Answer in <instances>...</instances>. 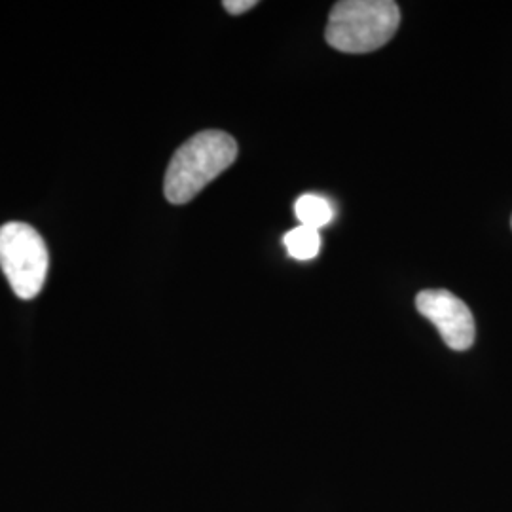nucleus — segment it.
I'll list each match as a JSON object with an SVG mask.
<instances>
[{
  "instance_id": "obj_2",
  "label": "nucleus",
  "mask_w": 512,
  "mask_h": 512,
  "mask_svg": "<svg viewBox=\"0 0 512 512\" xmlns=\"http://www.w3.org/2000/svg\"><path fill=\"white\" fill-rule=\"evenodd\" d=\"M401 23V10L391 0H344L330 10L325 37L344 54H368L380 50Z\"/></svg>"
},
{
  "instance_id": "obj_7",
  "label": "nucleus",
  "mask_w": 512,
  "mask_h": 512,
  "mask_svg": "<svg viewBox=\"0 0 512 512\" xmlns=\"http://www.w3.org/2000/svg\"><path fill=\"white\" fill-rule=\"evenodd\" d=\"M256 4H258L256 0H226V2H222L226 12L232 16H241V14L249 12L251 8H255Z\"/></svg>"
},
{
  "instance_id": "obj_8",
  "label": "nucleus",
  "mask_w": 512,
  "mask_h": 512,
  "mask_svg": "<svg viewBox=\"0 0 512 512\" xmlns=\"http://www.w3.org/2000/svg\"><path fill=\"white\" fill-rule=\"evenodd\" d=\"M511 222H512V220H511Z\"/></svg>"
},
{
  "instance_id": "obj_3",
  "label": "nucleus",
  "mask_w": 512,
  "mask_h": 512,
  "mask_svg": "<svg viewBox=\"0 0 512 512\" xmlns=\"http://www.w3.org/2000/svg\"><path fill=\"white\" fill-rule=\"evenodd\" d=\"M48 247L37 230L25 222H8L0 228V268L14 294L33 300L48 277Z\"/></svg>"
},
{
  "instance_id": "obj_5",
  "label": "nucleus",
  "mask_w": 512,
  "mask_h": 512,
  "mask_svg": "<svg viewBox=\"0 0 512 512\" xmlns=\"http://www.w3.org/2000/svg\"><path fill=\"white\" fill-rule=\"evenodd\" d=\"M294 213L302 226H308L313 230H321L332 220V207L330 203L317 196V194H304L294 203Z\"/></svg>"
},
{
  "instance_id": "obj_4",
  "label": "nucleus",
  "mask_w": 512,
  "mask_h": 512,
  "mask_svg": "<svg viewBox=\"0 0 512 512\" xmlns=\"http://www.w3.org/2000/svg\"><path fill=\"white\" fill-rule=\"evenodd\" d=\"M416 308L439 330L444 344L454 351H465L475 344V317L456 294L444 289L421 291Z\"/></svg>"
},
{
  "instance_id": "obj_1",
  "label": "nucleus",
  "mask_w": 512,
  "mask_h": 512,
  "mask_svg": "<svg viewBox=\"0 0 512 512\" xmlns=\"http://www.w3.org/2000/svg\"><path fill=\"white\" fill-rule=\"evenodd\" d=\"M238 158V143L219 129H205L177 148L165 171L167 202L184 205Z\"/></svg>"
},
{
  "instance_id": "obj_6",
  "label": "nucleus",
  "mask_w": 512,
  "mask_h": 512,
  "mask_svg": "<svg viewBox=\"0 0 512 512\" xmlns=\"http://www.w3.org/2000/svg\"><path fill=\"white\" fill-rule=\"evenodd\" d=\"M285 245L289 255L296 260H311L319 255V249H321L319 230L300 224L285 236Z\"/></svg>"
}]
</instances>
